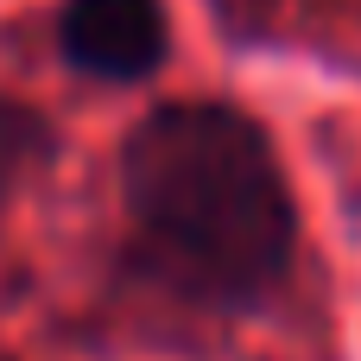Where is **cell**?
<instances>
[{"mask_svg": "<svg viewBox=\"0 0 361 361\" xmlns=\"http://www.w3.org/2000/svg\"><path fill=\"white\" fill-rule=\"evenodd\" d=\"M0 361H6V355H0Z\"/></svg>", "mask_w": 361, "mask_h": 361, "instance_id": "cell-4", "label": "cell"}, {"mask_svg": "<svg viewBox=\"0 0 361 361\" xmlns=\"http://www.w3.org/2000/svg\"><path fill=\"white\" fill-rule=\"evenodd\" d=\"M171 57L165 0H63L57 6V63L102 89L152 82Z\"/></svg>", "mask_w": 361, "mask_h": 361, "instance_id": "cell-2", "label": "cell"}, {"mask_svg": "<svg viewBox=\"0 0 361 361\" xmlns=\"http://www.w3.org/2000/svg\"><path fill=\"white\" fill-rule=\"evenodd\" d=\"M121 267L197 317H260L298 267V190L260 114L222 95L146 108L114 152Z\"/></svg>", "mask_w": 361, "mask_h": 361, "instance_id": "cell-1", "label": "cell"}, {"mask_svg": "<svg viewBox=\"0 0 361 361\" xmlns=\"http://www.w3.org/2000/svg\"><path fill=\"white\" fill-rule=\"evenodd\" d=\"M51 152H57V127H51L32 102L0 95V216H6V203L51 165Z\"/></svg>", "mask_w": 361, "mask_h": 361, "instance_id": "cell-3", "label": "cell"}]
</instances>
